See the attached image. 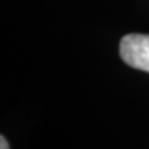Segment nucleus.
<instances>
[{
    "label": "nucleus",
    "instance_id": "1",
    "mask_svg": "<svg viewBox=\"0 0 149 149\" xmlns=\"http://www.w3.org/2000/svg\"><path fill=\"white\" fill-rule=\"evenodd\" d=\"M120 57L131 68L149 72V35L130 33L120 40Z\"/></svg>",
    "mask_w": 149,
    "mask_h": 149
},
{
    "label": "nucleus",
    "instance_id": "2",
    "mask_svg": "<svg viewBox=\"0 0 149 149\" xmlns=\"http://www.w3.org/2000/svg\"><path fill=\"white\" fill-rule=\"evenodd\" d=\"M0 149H10L8 142H7V139L4 138V135H1V137H0Z\"/></svg>",
    "mask_w": 149,
    "mask_h": 149
}]
</instances>
